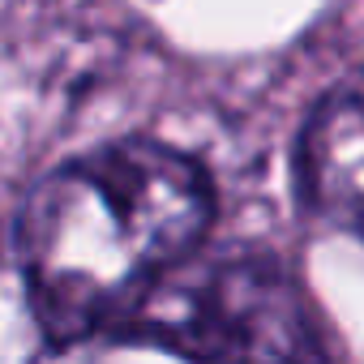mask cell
I'll return each mask as SVG.
<instances>
[{
  "label": "cell",
  "instance_id": "cell-3",
  "mask_svg": "<svg viewBox=\"0 0 364 364\" xmlns=\"http://www.w3.org/2000/svg\"><path fill=\"white\" fill-rule=\"evenodd\" d=\"M304 198L321 219L364 240V77L334 86L304 124Z\"/></svg>",
  "mask_w": 364,
  "mask_h": 364
},
{
  "label": "cell",
  "instance_id": "cell-2",
  "mask_svg": "<svg viewBox=\"0 0 364 364\" xmlns=\"http://www.w3.org/2000/svg\"><path fill=\"white\" fill-rule=\"evenodd\" d=\"M129 338L163 343L180 355L210 360H304L317 338L300 291L270 262H219L171 270L120 326Z\"/></svg>",
  "mask_w": 364,
  "mask_h": 364
},
{
  "label": "cell",
  "instance_id": "cell-1",
  "mask_svg": "<svg viewBox=\"0 0 364 364\" xmlns=\"http://www.w3.org/2000/svg\"><path fill=\"white\" fill-rule=\"evenodd\" d=\"M215 219L206 171L171 146L124 137L69 159L18 215V266L52 343L124 326L189 262Z\"/></svg>",
  "mask_w": 364,
  "mask_h": 364
}]
</instances>
